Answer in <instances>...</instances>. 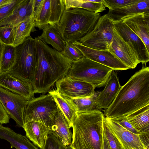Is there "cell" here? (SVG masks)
Returning a JSON list of instances; mask_svg holds the SVG:
<instances>
[{
    "instance_id": "1",
    "label": "cell",
    "mask_w": 149,
    "mask_h": 149,
    "mask_svg": "<svg viewBox=\"0 0 149 149\" xmlns=\"http://www.w3.org/2000/svg\"><path fill=\"white\" fill-rule=\"evenodd\" d=\"M37 63L31 83L34 93L44 95L56 82L66 76L72 63L38 36L35 37Z\"/></svg>"
},
{
    "instance_id": "2",
    "label": "cell",
    "mask_w": 149,
    "mask_h": 149,
    "mask_svg": "<svg viewBox=\"0 0 149 149\" xmlns=\"http://www.w3.org/2000/svg\"><path fill=\"white\" fill-rule=\"evenodd\" d=\"M149 105V67L143 65L123 86L104 111L105 117H126Z\"/></svg>"
},
{
    "instance_id": "3",
    "label": "cell",
    "mask_w": 149,
    "mask_h": 149,
    "mask_svg": "<svg viewBox=\"0 0 149 149\" xmlns=\"http://www.w3.org/2000/svg\"><path fill=\"white\" fill-rule=\"evenodd\" d=\"M104 114L101 111L77 112L73 122V149H102Z\"/></svg>"
},
{
    "instance_id": "4",
    "label": "cell",
    "mask_w": 149,
    "mask_h": 149,
    "mask_svg": "<svg viewBox=\"0 0 149 149\" xmlns=\"http://www.w3.org/2000/svg\"><path fill=\"white\" fill-rule=\"evenodd\" d=\"M100 16L82 8H65L56 26L65 42L79 41L93 30Z\"/></svg>"
},
{
    "instance_id": "5",
    "label": "cell",
    "mask_w": 149,
    "mask_h": 149,
    "mask_svg": "<svg viewBox=\"0 0 149 149\" xmlns=\"http://www.w3.org/2000/svg\"><path fill=\"white\" fill-rule=\"evenodd\" d=\"M113 70L84 57L72 63L66 76L89 83L95 88L106 85Z\"/></svg>"
},
{
    "instance_id": "6",
    "label": "cell",
    "mask_w": 149,
    "mask_h": 149,
    "mask_svg": "<svg viewBox=\"0 0 149 149\" xmlns=\"http://www.w3.org/2000/svg\"><path fill=\"white\" fill-rule=\"evenodd\" d=\"M15 48V63L8 72L31 83L37 63L35 40L30 36Z\"/></svg>"
},
{
    "instance_id": "7",
    "label": "cell",
    "mask_w": 149,
    "mask_h": 149,
    "mask_svg": "<svg viewBox=\"0 0 149 149\" xmlns=\"http://www.w3.org/2000/svg\"><path fill=\"white\" fill-rule=\"evenodd\" d=\"M58 109L54 100L49 93L34 97L28 101L26 105L24 114V122H40L49 129Z\"/></svg>"
},
{
    "instance_id": "8",
    "label": "cell",
    "mask_w": 149,
    "mask_h": 149,
    "mask_svg": "<svg viewBox=\"0 0 149 149\" xmlns=\"http://www.w3.org/2000/svg\"><path fill=\"white\" fill-rule=\"evenodd\" d=\"M114 26L107 14L101 16L94 28L79 41L84 46L100 50H108L113 39Z\"/></svg>"
},
{
    "instance_id": "9",
    "label": "cell",
    "mask_w": 149,
    "mask_h": 149,
    "mask_svg": "<svg viewBox=\"0 0 149 149\" xmlns=\"http://www.w3.org/2000/svg\"><path fill=\"white\" fill-rule=\"evenodd\" d=\"M28 100L24 97L0 86V102L9 117L17 126L23 127L24 110Z\"/></svg>"
},
{
    "instance_id": "10",
    "label": "cell",
    "mask_w": 149,
    "mask_h": 149,
    "mask_svg": "<svg viewBox=\"0 0 149 149\" xmlns=\"http://www.w3.org/2000/svg\"><path fill=\"white\" fill-rule=\"evenodd\" d=\"M57 91L72 100L89 97L95 93L94 87L88 82L66 76L55 83Z\"/></svg>"
},
{
    "instance_id": "11",
    "label": "cell",
    "mask_w": 149,
    "mask_h": 149,
    "mask_svg": "<svg viewBox=\"0 0 149 149\" xmlns=\"http://www.w3.org/2000/svg\"><path fill=\"white\" fill-rule=\"evenodd\" d=\"M84 57L108 67L113 70L130 69L115 55L109 50L95 49L85 46L79 41L73 42Z\"/></svg>"
},
{
    "instance_id": "12",
    "label": "cell",
    "mask_w": 149,
    "mask_h": 149,
    "mask_svg": "<svg viewBox=\"0 0 149 149\" xmlns=\"http://www.w3.org/2000/svg\"><path fill=\"white\" fill-rule=\"evenodd\" d=\"M117 33L134 51L140 63L149 61V52L143 41L125 24L123 19L112 21Z\"/></svg>"
},
{
    "instance_id": "13",
    "label": "cell",
    "mask_w": 149,
    "mask_h": 149,
    "mask_svg": "<svg viewBox=\"0 0 149 149\" xmlns=\"http://www.w3.org/2000/svg\"><path fill=\"white\" fill-rule=\"evenodd\" d=\"M0 86L20 95L28 100L35 97L31 82L8 72L0 74Z\"/></svg>"
},
{
    "instance_id": "14",
    "label": "cell",
    "mask_w": 149,
    "mask_h": 149,
    "mask_svg": "<svg viewBox=\"0 0 149 149\" xmlns=\"http://www.w3.org/2000/svg\"><path fill=\"white\" fill-rule=\"evenodd\" d=\"M104 117L109 128L123 149H148L142 143L139 134L133 133L117 122Z\"/></svg>"
},
{
    "instance_id": "15",
    "label": "cell",
    "mask_w": 149,
    "mask_h": 149,
    "mask_svg": "<svg viewBox=\"0 0 149 149\" xmlns=\"http://www.w3.org/2000/svg\"><path fill=\"white\" fill-rule=\"evenodd\" d=\"M108 50L115 55L130 69L134 68L140 63L134 51L120 36L114 28L113 39Z\"/></svg>"
},
{
    "instance_id": "16",
    "label": "cell",
    "mask_w": 149,
    "mask_h": 149,
    "mask_svg": "<svg viewBox=\"0 0 149 149\" xmlns=\"http://www.w3.org/2000/svg\"><path fill=\"white\" fill-rule=\"evenodd\" d=\"M122 19L123 22L143 41L149 52V12L139 13Z\"/></svg>"
},
{
    "instance_id": "17",
    "label": "cell",
    "mask_w": 149,
    "mask_h": 149,
    "mask_svg": "<svg viewBox=\"0 0 149 149\" xmlns=\"http://www.w3.org/2000/svg\"><path fill=\"white\" fill-rule=\"evenodd\" d=\"M111 72L103 90L97 96L95 102L98 107L107 109L115 98L121 86L116 72Z\"/></svg>"
},
{
    "instance_id": "18",
    "label": "cell",
    "mask_w": 149,
    "mask_h": 149,
    "mask_svg": "<svg viewBox=\"0 0 149 149\" xmlns=\"http://www.w3.org/2000/svg\"><path fill=\"white\" fill-rule=\"evenodd\" d=\"M34 0H22L12 13L0 22V26L15 27L34 15Z\"/></svg>"
},
{
    "instance_id": "19",
    "label": "cell",
    "mask_w": 149,
    "mask_h": 149,
    "mask_svg": "<svg viewBox=\"0 0 149 149\" xmlns=\"http://www.w3.org/2000/svg\"><path fill=\"white\" fill-rule=\"evenodd\" d=\"M22 128L26 132V137L36 146L44 149L50 132L49 128L43 123L35 121L24 122Z\"/></svg>"
},
{
    "instance_id": "20",
    "label": "cell",
    "mask_w": 149,
    "mask_h": 149,
    "mask_svg": "<svg viewBox=\"0 0 149 149\" xmlns=\"http://www.w3.org/2000/svg\"><path fill=\"white\" fill-rule=\"evenodd\" d=\"M50 132L66 147L72 143V133L63 114L58 107Z\"/></svg>"
},
{
    "instance_id": "21",
    "label": "cell",
    "mask_w": 149,
    "mask_h": 149,
    "mask_svg": "<svg viewBox=\"0 0 149 149\" xmlns=\"http://www.w3.org/2000/svg\"><path fill=\"white\" fill-rule=\"evenodd\" d=\"M145 12H149V0H139L134 3L122 8L109 9L106 14L110 20L113 21Z\"/></svg>"
},
{
    "instance_id": "22",
    "label": "cell",
    "mask_w": 149,
    "mask_h": 149,
    "mask_svg": "<svg viewBox=\"0 0 149 149\" xmlns=\"http://www.w3.org/2000/svg\"><path fill=\"white\" fill-rule=\"evenodd\" d=\"M48 93L63 114L70 127H72L77 114V108L73 100L60 94L56 90H50Z\"/></svg>"
},
{
    "instance_id": "23",
    "label": "cell",
    "mask_w": 149,
    "mask_h": 149,
    "mask_svg": "<svg viewBox=\"0 0 149 149\" xmlns=\"http://www.w3.org/2000/svg\"><path fill=\"white\" fill-rule=\"evenodd\" d=\"M0 139L6 140L11 147L16 149H38L26 136L15 132L1 124H0Z\"/></svg>"
},
{
    "instance_id": "24",
    "label": "cell",
    "mask_w": 149,
    "mask_h": 149,
    "mask_svg": "<svg viewBox=\"0 0 149 149\" xmlns=\"http://www.w3.org/2000/svg\"><path fill=\"white\" fill-rule=\"evenodd\" d=\"M126 117L139 134L149 133V105Z\"/></svg>"
},
{
    "instance_id": "25",
    "label": "cell",
    "mask_w": 149,
    "mask_h": 149,
    "mask_svg": "<svg viewBox=\"0 0 149 149\" xmlns=\"http://www.w3.org/2000/svg\"><path fill=\"white\" fill-rule=\"evenodd\" d=\"M39 38L45 43L51 45L53 49L60 52L63 51L65 42L63 39L56 25L47 24L42 29Z\"/></svg>"
},
{
    "instance_id": "26",
    "label": "cell",
    "mask_w": 149,
    "mask_h": 149,
    "mask_svg": "<svg viewBox=\"0 0 149 149\" xmlns=\"http://www.w3.org/2000/svg\"><path fill=\"white\" fill-rule=\"evenodd\" d=\"M35 27L34 15L29 17L15 27V37L12 45L15 47L30 36Z\"/></svg>"
},
{
    "instance_id": "27",
    "label": "cell",
    "mask_w": 149,
    "mask_h": 149,
    "mask_svg": "<svg viewBox=\"0 0 149 149\" xmlns=\"http://www.w3.org/2000/svg\"><path fill=\"white\" fill-rule=\"evenodd\" d=\"M63 1L66 9L80 8L95 13L106 10V7L103 3L90 2L88 0H63Z\"/></svg>"
},
{
    "instance_id": "28",
    "label": "cell",
    "mask_w": 149,
    "mask_h": 149,
    "mask_svg": "<svg viewBox=\"0 0 149 149\" xmlns=\"http://www.w3.org/2000/svg\"><path fill=\"white\" fill-rule=\"evenodd\" d=\"M100 92H95L91 96L86 97L72 100L77 112H84L94 111H101L97 106L95 100Z\"/></svg>"
},
{
    "instance_id": "29",
    "label": "cell",
    "mask_w": 149,
    "mask_h": 149,
    "mask_svg": "<svg viewBox=\"0 0 149 149\" xmlns=\"http://www.w3.org/2000/svg\"><path fill=\"white\" fill-rule=\"evenodd\" d=\"M15 60V47L4 45L1 61V73L8 72L13 67Z\"/></svg>"
},
{
    "instance_id": "30",
    "label": "cell",
    "mask_w": 149,
    "mask_h": 149,
    "mask_svg": "<svg viewBox=\"0 0 149 149\" xmlns=\"http://www.w3.org/2000/svg\"><path fill=\"white\" fill-rule=\"evenodd\" d=\"M61 53L72 63L84 57L82 52L71 42H65L64 49Z\"/></svg>"
},
{
    "instance_id": "31",
    "label": "cell",
    "mask_w": 149,
    "mask_h": 149,
    "mask_svg": "<svg viewBox=\"0 0 149 149\" xmlns=\"http://www.w3.org/2000/svg\"><path fill=\"white\" fill-rule=\"evenodd\" d=\"M15 27L8 26H0V41L3 44L12 45L14 39Z\"/></svg>"
},
{
    "instance_id": "32",
    "label": "cell",
    "mask_w": 149,
    "mask_h": 149,
    "mask_svg": "<svg viewBox=\"0 0 149 149\" xmlns=\"http://www.w3.org/2000/svg\"><path fill=\"white\" fill-rule=\"evenodd\" d=\"M103 128L105 136L111 149H123L119 141L109 128L104 117L103 120Z\"/></svg>"
},
{
    "instance_id": "33",
    "label": "cell",
    "mask_w": 149,
    "mask_h": 149,
    "mask_svg": "<svg viewBox=\"0 0 149 149\" xmlns=\"http://www.w3.org/2000/svg\"><path fill=\"white\" fill-rule=\"evenodd\" d=\"M139 0H104L103 3L109 9L122 8L134 3Z\"/></svg>"
},
{
    "instance_id": "34",
    "label": "cell",
    "mask_w": 149,
    "mask_h": 149,
    "mask_svg": "<svg viewBox=\"0 0 149 149\" xmlns=\"http://www.w3.org/2000/svg\"><path fill=\"white\" fill-rule=\"evenodd\" d=\"M66 147L50 132L44 149H66Z\"/></svg>"
},
{
    "instance_id": "35",
    "label": "cell",
    "mask_w": 149,
    "mask_h": 149,
    "mask_svg": "<svg viewBox=\"0 0 149 149\" xmlns=\"http://www.w3.org/2000/svg\"><path fill=\"white\" fill-rule=\"evenodd\" d=\"M22 0H13L10 3L0 8V22L10 15Z\"/></svg>"
},
{
    "instance_id": "36",
    "label": "cell",
    "mask_w": 149,
    "mask_h": 149,
    "mask_svg": "<svg viewBox=\"0 0 149 149\" xmlns=\"http://www.w3.org/2000/svg\"><path fill=\"white\" fill-rule=\"evenodd\" d=\"M117 122L124 128L135 134H139L127 119L126 117H121L113 118H110Z\"/></svg>"
},
{
    "instance_id": "37",
    "label": "cell",
    "mask_w": 149,
    "mask_h": 149,
    "mask_svg": "<svg viewBox=\"0 0 149 149\" xmlns=\"http://www.w3.org/2000/svg\"><path fill=\"white\" fill-rule=\"evenodd\" d=\"M10 118L0 102V124H7L9 123Z\"/></svg>"
},
{
    "instance_id": "38",
    "label": "cell",
    "mask_w": 149,
    "mask_h": 149,
    "mask_svg": "<svg viewBox=\"0 0 149 149\" xmlns=\"http://www.w3.org/2000/svg\"><path fill=\"white\" fill-rule=\"evenodd\" d=\"M44 0H34L33 10L34 16L36 15L40 10Z\"/></svg>"
},
{
    "instance_id": "39",
    "label": "cell",
    "mask_w": 149,
    "mask_h": 149,
    "mask_svg": "<svg viewBox=\"0 0 149 149\" xmlns=\"http://www.w3.org/2000/svg\"><path fill=\"white\" fill-rule=\"evenodd\" d=\"M139 135L143 144L148 149H149V133L141 134Z\"/></svg>"
},
{
    "instance_id": "40",
    "label": "cell",
    "mask_w": 149,
    "mask_h": 149,
    "mask_svg": "<svg viewBox=\"0 0 149 149\" xmlns=\"http://www.w3.org/2000/svg\"><path fill=\"white\" fill-rule=\"evenodd\" d=\"M102 149H111L103 130Z\"/></svg>"
},
{
    "instance_id": "41",
    "label": "cell",
    "mask_w": 149,
    "mask_h": 149,
    "mask_svg": "<svg viewBox=\"0 0 149 149\" xmlns=\"http://www.w3.org/2000/svg\"><path fill=\"white\" fill-rule=\"evenodd\" d=\"M13 1V0H0V8L10 3Z\"/></svg>"
},
{
    "instance_id": "42",
    "label": "cell",
    "mask_w": 149,
    "mask_h": 149,
    "mask_svg": "<svg viewBox=\"0 0 149 149\" xmlns=\"http://www.w3.org/2000/svg\"><path fill=\"white\" fill-rule=\"evenodd\" d=\"M4 47V44L0 41V74L1 73V61L2 53Z\"/></svg>"
},
{
    "instance_id": "43",
    "label": "cell",
    "mask_w": 149,
    "mask_h": 149,
    "mask_svg": "<svg viewBox=\"0 0 149 149\" xmlns=\"http://www.w3.org/2000/svg\"><path fill=\"white\" fill-rule=\"evenodd\" d=\"M66 149H73L70 146H67L66 147Z\"/></svg>"
}]
</instances>
